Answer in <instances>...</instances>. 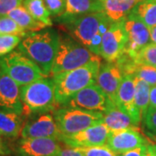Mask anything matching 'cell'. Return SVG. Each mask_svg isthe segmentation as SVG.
Wrapping results in <instances>:
<instances>
[{"instance_id":"cell-1","label":"cell","mask_w":156,"mask_h":156,"mask_svg":"<svg viewBox=\"0 0 156 156\" xmlns=\"http://www.w3.org/2000/svg\"><path fill=\"white\" fill-rule=\"evenodd\" d=\"M59 18L73 38L100 56L102 37L112 23L104 11L75 17L60 16Z\"/></svg>"},{"instance_id":"cell-2","label":"cell","mask_w":156,"mask_h":156,"mask_svg":"<svg viewBox=\"0 0 156 156\" xmlns=\"http://www.w3.org/2000/svg\"><path fill=\"white\" fill-rule=\"evenodd\" d=\"M61 37L54 30L29 32L23 37L17 50L33 61L46 77H50Z\"/></svg>"},{"instance_id":"cell-3","label":"cell","mask_w":156,"mask_h":156,"mask_svg":"<svg viewBox=\"0 0 156 156\" xmlns=\"http://www.w3.org/2000/svg\"><path fill=\"white\" fill-rule=\"evenodd\" d=\"M101 65V61L98 59L73 70L52 76L56 99L59 106H62L80 90L95 83Z\"/></svg>"},{"instance_id":"cell-4","label":"cell","mask_w":156,"mask_h":156,"mask_svg":"<svg viewBox=\"0 0 156 156\" xmlns=\"http://www.w3.org/2000/svg\"><path fill=\"white\" fill-rule=\"evenodd\" d=\"M23 115L52 113L59 106L52 78L44 77L20 87Z\"/></svg>"},{"instance_id":"cell-5","label":"cell","mask_w":156,"mask_h":156,"mask_svg":"<svg viewBox=\"0 0 156 156\" xmlns=\"http://www.w3.org/2000/svg\"><path fill=\"white\" fill-rule=\"evenodd\" d=\"M98 59H101L100 56L94 54L74 38L61 37L50 77L56 74L84 66Z\"/></svg>"},{"instance_id":"cell-6","label":"cell","mask_w":156,"mask_h":156,"mask_svg":"<svg viewBox=\"0 0 156 156\" xmlns=\"http://www.w3.org/2000/svg\"><path fill=\"white\" fill-rule=\"evenodd\" d=\"M62 135H72L102 122L103 113L78 108L62 107L52 112Z\"/></svg>"},{"instance_id":"cell-7","label":"cell","mask_w":156,"mask_h":156,"mask_svg":"<svg viewBox=\"0 0 156 156\" xmlns=\"http://www.w3.org/2000/svg\"><path fill=\"white\" fill-rule=\"evenodd\" d=\"M0 66L19 86L46 77L38 66L19 50L0 57Z\"/></svg>"},{"instance_id":"cell-8","label":"cell","mask_w":156,"mask_h":156,"mask_svg":"<svg viewBox=\"0 0 156 156\" xmlns=\"http://www.w3.org/2000/svg\"><path fill=\"white\" fill-rule=\"evenodd\" d=\"M114 104L105 92L97 84L93 83L80 90L62 106L104 113Z\"/></svg>"},{"instance_id":"cell-9","label":"cell","mask_w":156,"mask_h":156,"mask_svg":"<svg viewBox=\"0 0 156 156\" xmlns=\"http://www.w3.org/2000/svg\"><path fill=\"white\" fill-rule=\"evenodd\" d=\"M128 35L124 26V19L112 22L102 37L100 56L108 62H116L125 53Z\"/></svg>"},{"instance_id":"cell-10","label":"cell","mask_w":156,"mask_h":156,"mask_svg":"<svg viewBox=\"0 0 156 156\" xmlns=\"http://www.w3.org/2000/svg\"><path fill=\"white\" fill-rule=\"evenodd\" d=\"M29 119L23 127L22 138H52L60 141L62 134L52 113L37 114Z\"/></svg>"},{"instance_id":"cell-11","label":"cell","mask_w":156,"mask_h":156,"mask_svg":"<svg viewBox=\"0 0 156 156\" xmlns=\"http://www.w3.org/2000/svg\"><path fill=\"white\" fill-rule=\"evenodd\" d=\"M109 133V128L101 122L72 135H62L60 141L69 147L75 148L105 145Z\"/></svg>"},{"instance_id":"cell-12","label":"cell","mask_w":156,"mask_h":156,"mask_svg":"<svg viewBox=\"0 0 156 156\" xmlns=\"http://www.w3.org/2000/svg\"><path fill=\"white\" fill-rule=\"evenodd\" d=\"M58 140L52 138H21L15 142V156H56L62 147Z\"/></svg>"},{"instance_id":"cell-13","label":"cell","mask_w":156,"mask_h":156,"mask_svg":"<svg viewBox=\"0 0 156 156\" xmlns=\"http://www.w3.org/2000/svg\"><path fill=\"white\" fill-rule=\"evenodd\" d=\"M124 26L128 35L125 53L134 58L140 50L151 43L150 29L132 15H128L124 19Z\"/></svg>"},{"instance_id":"cell-14","label":"cell","mask_w":156,"mask_h":156,"mask_svg":"<svg viewBox=\"0 0 156 156\" xmlns=\"http://www.w3.org/2000/svg\"><path fill=\"white\" fill-rule=\"evenodd\" d=\"M20 87L0 66V110L15 112L23 116Z\"/></svg>"},{"instance_id":"cell-15","label":"cell","mask_w":156,"mask_h":156,"mask_svg":"<svg viewBox=\"0 0 156 156\" xmlns=\"http://www.w3.org/2000/svg\"><path fill=\"white\" fill-rule=\"evenodd\" d=\"M149 143L138 129L129 128L118 131H110L106 145L116 154L137 148Z\"/></svg>"},{"instance_id":"cell-16","label":"cell","mask_w":156,"mask_h":156,"mask_svg":"<svg viewBox=\"0 0 156 156\" xmlns=\"http://www.w3.org/2000/svg\"><path fill=\"white\" fill-rule=\"evenodd\" d=\"M135 77L132 75H124L122 83L119 87L115 99V105L123 112L128 114L140 126L142 118L140 115L134 101Z\"/></svg>"},{"instance_id":"cell-17","label":"cell","mask_w":156,"mask_h":156,"mask_svg":"<svg viewBox=\"0 0 156 156\" xmlns=\"http://www.w3.org/2000/svg\"><path fill=\"white\" fill-rule=\"evenodd\" d=\"M123 72L115 62L101 64L97 74L95 83L102 89L109 99L115 104L119 87L122 83Z\"/></svg>"},{"instance_id":"cell-18","label":"cell","mask_w":156,"mask_h":156,"mask_svg":"<svg viewBox=\"0 0 156 156\" xmlns=\"http://www.w3.org/2000/svg\"><path fill=\"white\" fill-rule=\"evenodd\" d=\"M102 122L109 128L110 131L139 128V125L134 122L131 116H129L128 114L123 112L115 104L103 113Z\"/></svg>"},{"instance_id":"cell-19","label":"cell","mask_w":156,"mask_h":156,"mask_svg":"<svg viewBox=\"0 0 156 156\" xmlns=\"http://www.w3.org/2000/svg\"><path fill=\"white\" fill-rule=\"evenodd\" d=\"M24 125L22 115L0 110V135L15 139L21 135Z\"/></svg>"},{"instance_id":"cell-20","label":"cell","mask_w":156,"mask_h":156,"mask_svg":"<svg viewBox=\"0 0 156 156\" xmlns=\"http://www.w3.org/2000/svg\"><path fill=\"white\" fill-rule=\"evenodd\" d=\"M142 0H105L104 13L112 22L125 19Z\"/></svg>"},{"instance_id":"cell-21","label":"cell","mask_w":156,"mask_h":156,"mask_svg":"<svg viewBox=\"0 0 156 156\" xmlns=\"http://www.w3.org/2000/svg\"><path fill=\"white\" fill-rule=\"evenodd\" d=\"M66 9L62 16L75 17L104 11L101 0H65Z\"/></svg>"},{"instance_id":"cell-22","label":"cell","mask_w":156,"mask_h":156,"mask_svg":"<svg viewBox=\"0 0 156 156\" xmlns=\"http://www.w3.org/2000/svg\"><path fill=\"white\" fill-rule=\"evenodd\" d=\"M7 16L11 17L28 32H36L45 29L47 26L43 23L36 20L24 6L20 5L11 11Z\"/></svg>"},{"instance_id":"cell-23","label":"cell","mask_w":156,"mask_h":156,"mask_svg":"<svg viewBox=\"0 0 156 156\" xmlns=\"http://www.w3.org/2000/svg\"><path fill=\"white\" fill-rule=\"evenodd\" d=\"M129 15L138 18L150 29L156 25V0H142Z\"/></svg>"},{"instance_id":"cell-24","label":"cell","mask_w":156,"mask_h":156,"mask_svg":"<svg viewBox=\"0 0 156 156\" xmlns=\"http://www.w3.org/2000/svg\"><path fill=\"white\" fill-rule=\"evenodd\" d=\"M23 5L36 20L44 23L47 27L52 26L51 14L45 5L44 0H23Z\"/></svg>"},{"instance_id":"cell-25","label":"cell","mask_w":156,"mask_h":156,"mask_svg":"<svg viewBox=\"0 0 156 156\" xmlns=\"http://www.w3.org/2000/svg\"><path fill=\"white\" fill-rule=\"evenodd\" d=\"M135 77V76H134ZM150 89L151 86L146 82L135 77V94L134 101L135 106L141 118L145 115L150 104Z\"/></svg>"},{"instance_id":"cell-26","label":"cell","mask_w":156,"mask_h":156,"mask_svg":"<svg viewBox=\"0 0 156 156\" xmlns=\"http://www.w3.org/2000/svg\"><path fill=\"white\" fill-rule=\"evenodd\" d=\"M29 32L9 16H0V34L16 35L24 37Z\"/></svg>"},{"instance_id":"cell-27","label":"cell","mask_w":156,"mask_h":156,"mask_svg":"<svg viewBox=\"0 0 156 156\" xmlns=\"http://www.w3.org/2000/svg\"><path fill=\"white\" fill-rule=\"evenodd\" d=\"M134 60L138 63L156 68V44L150 43L140 50Z\"/></svg>"},{"instance_id":"cell-28","label":"cell","mask_w":156,"mask_h":156,"mask_svg":"<svg viewBox=\"0 0 156 156\" xmlns=\"http://www.w3.org/2000/svg\"><path fill=\"white\" fill-rule=\"evenodd\" d=\"M23 37L16 35H2L0 34V57L12 52L16 47H18Z\"/></svg>"},{"instance_id":"cell-29","label":"cell","mask_w":156,"mask_h":156,"mask_svg":"<svg viewBox=\"0 0 156 156\" xmlns=\"http://www.w3.org/2000/svg\"><path fill=\"white\" fill-rule=\"evenodd\" d=\"M141 122L143 124L146 134L156 140V108H148Z\"/></svg>"},{"instance_id":"cell-30","label":"cell","mask_w":156,"mask_h":156,"mask_svg":"<svg viewBox=\"0 0 156 156\" xmlns=\"http://www.w3.org/2000/svg\"><path fill=\"white\" fill-rule=\"evenodd\" d=\"M79 149L82 151L84 156H117L116 154L106 144L90 147H82Z\"/></svg>"},{"instance_id":"cell-31","label":"cell","mask_w":156,"mask_h":156,"mask_svg":"<svg viewBox=\"0 0 156 156\" xmlns=\"http://www.w3.org/2000/svg\"><path fill=\"white\" fill-rule=\"evenodd\" d=\"M44 3L52 16L60 17L65 12V9H66L65 0H44Z\"/></svg>"},{"instance_id":"cell-32","label":"cell","mask_w":156,"mask_h":156,"mask_svg":"<svg viewBox=\"0 0 156 156\" xmlns=\"http://www.w3.org/2000/svg\"><path fill=\"white\" fill-rule=\"evenodd\" d=\"M23 0H0V16H6L11 11L22 5Z\"/></svg>"},{"instance_id":"cell-33","label":"cell","mask_w":156,"mask_h":156,"mask_svg":"<svg viewBox=\"0 0 156 156\" xmlns=\"http://www.w3.org/2000/svg\"><path fill=\"white\" fill-rule=\"evenodd\" d=\"M147 145L141 146L137 148H134L132 150L127 151L125 153L117 154V156H146L147 154Z\"/></svg>"},{"instance_id":"cell-34","label":"cell","mask_w":156,"mask_h":156,"mask_svg":"<svg viewBox=\"0 0 156 156\" xmlns=\"http://www.w3.org/2000/svg\"><path fill=\"white\" fill-rule=\"evenodd\" d=\"M56 156H84L82 151L79 148L75 147H69L66 148H62L61 151L56 154Z\"/></svg>"},{"instance_id":"cell-35","label":"cell","mask_w":156,"mask_h":156,"mask_svg":"<svg viewBox=\"0 0 156 156\" xmlns=\"http://www.w3.org/2000/svg\"><path fill=\"white\" fill-rule=\"evenodd\" d=\"M11 154V148L2 138V136H0V155H8Z\"/></svg>"},{"instance_id":"cell-36","label":"cell","mask_w":156,"mask_h":156,"mask_svg":"<svg viewBox=\"0 0 156 156\" xmlns=\"http://www.w3.org/2000/svg\"><path fill=\"white\" fill-rule=\"evenodd\" d=\"M149 107L156 108V85L152 86L150 89V104Z\"/></svg>"},{"instance_id":"cell-37","label":"cell","mask_w":156,"mask_h":156,"mask_svg":"<svg viewBox=\"0 0 156 156\" xmlns=\"http://www.w3.org/2000/svg\"><path fill=\"white\" fill-rule=\"evenodd\" d=\"M146 156H156V145H154V144L147 145Z\"/></svg>"},{"instance_id":"cell-38","label":"cell","mask_w":156,"mask_h":156,"mask_svg":"<svg viewBox=\"0 0 156 156\" xmlns=\"http://www.w3.org/2000/svg\"><path fill=\"white\" fill-rule=\"evenodd\" d=\"M150 38L151 43L156 44V25L150 28Z\"/></svg>"},{"instance_id":"cell-39","label":"cell","mask_w":156,"mask_h":156,"mask_svg":"<svg viewBox=\"0 0 156 156\" xmlns=\"http://www.w3.org/2000/svg\"><path fill=\"white\" fill-rule=\"evenodd\" d=\"M101 1H103V2H104V1H105V0H101Z\"/></svg>"},{"instance_id":"cell-40","label":"cell","mask_w":156,"mask_h":156,"mask_svg":"<svg viewBox=\"0 0 156 156\" xmlns=\"http://www.w3.org/2000/svg\"><path fill=\"white\" fill-rule=\"evenodd\" d=\"M0 136H1V135H0Z\"/></svg>"}]
</instances>
